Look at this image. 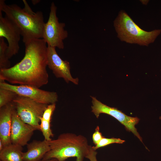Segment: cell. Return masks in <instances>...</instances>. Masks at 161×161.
Returning <instances> with one entry per match:
<instances>
[{
    "label": "cell",
    "mask_w": 161,
    "mask_h": 161,
    "mask_svg": "<svg viewBox=\"0 0 161 161\" xmlns=\"http://www.w3.org/2000/svg\"><path fill=\"white\" fill-rule=\"evenodd\" d=\"M24 44V57L13 66L0 69V80L39 88L49 81L47 43L43 39H35Z\"/></svg>",
    "instance_id": "cell-1"
},
{
    "label": "cell",
    "mask_w": 161,
    "mask_h": 161,
    "mask_svg": "<svg viewBox=\"0 0 161 161\" xmlns=\"http://www.w3.org/2000/svg\"><path fill=\"white\" fill-rule=\"evenodd\" d=\"M22 8L16 4H7L0 0V11L12 21L19 29L24 43L31 40L42 39L44 24L42 12H34L26 1L23 0Z\"/></svg>",
    "instance_id": "cell-2"
},
{
    "label": "cell",
    "mask_w": 161,
    "mask_h": 161,
    "mask_svg": "<svg viewBox=\"0 0 161 161\" xmlns=\"http://www.w3.org/2000/svg\"><path fill=\"white\" fill-rule=\"evenodd\" d=\"M49 142L50 150L42 160L55 158L64 161L68 158L74 157L76 158L75 161H83L92 147L84 136L70 133H62L56 139Z\"/></svg>",
    "instance_id": "cell-3"
},
{
    "label": "cell",
    "mask_w": 161,
    "mask_h": 161,
    "mask_svg": "<svg viewBox=\"0 0 161 161\" xmlns=\"http://www.w3.org/2000/svg\"><path fill=\"white\" fill-rule=\"evenodd\" d=\"M117 37L130 44L148 46L154 42L161 33V29L147 31L142 29L125 11L121 10L113 21Z\"/></svg>",
    "instance_id": "cell-4"
},
{
    "label": "cell",
    "mask_w": 161,
    "mask_h": 161,
    "mask_svg": "<svg viewBox=\"0 0 161 161\" xmlns=\"http://www.w3.org/2000/svg\"><path fill=\"white\" fill-rule=\"evenodd\" d=\"M57 10V7L52 2L48 19L44 25L42 39L48 46L63 49L64 47L63 41L67 38L68 32L64 28L65 23L59 22Z\"/></svg>",
    "instance_id": "cell-5"
},
{
    "label": "cell",
    "mask_w": 161,
    "mask_h": 161,
    "mask_svg": "<svg viewBox=\"0 0 161 161\" xmlns=\"http://www.w3.org/2000/svg\"><path fill=\"white\" fill-rule=\"evenodd\" d=\"M13 102L20 119L26 123L40 130V118L42 117L48 105L18 95Z\"/></svg>",
    "instance_id": "cell-6"
},
{
    "label": "cell",
    "mask_w": 161,
    "mask_h": 161,
    "mask_svg": "<svg viewBox=\"0 0 161 161\" xmlns=\"http://www.w3.org/2000/svg\"><path fill=\"white\" fill-rule=\"evenodd\" d=\"M92 106V112L98 118L100 114L104 113L113 117L123 125L127 130L131 132L142 142V139L135 127L139 122V119L126 115L117 109L105 105L97 100L95 97H91Z\"/></svg>",
    "instance_id": "cell-7"
},
{
    "label": "cell",
    "mask_w": 161,
    "mask_h": 161,
    "mask_svg": "<svg viewBox=\"0 0 161 161\" xmlns=\"http://www.w3.org/2000/svg\"><path fill=\"white\" fill-rule=\"evenodd\" d=\"M0 88L12 91L18 95L31 99L37 102L49 105L58 100L56 92L46 91L30 86L13 85L0 80Z\"/></svg>",
    "instance_id": "cell-8"
},
{
    "label": "cell",
    "mask_w": 161,
    "mask_h": 161,
    "mask_svg": "<svg viewBox=\"0 0 161 161\" xmlns=\"http://www.w3.org/2000/svg\"><path fill=\"white\" fill-rule=\"evenodd\" d=\"M21 36L17 27L6 16L3 17L2 12L0 11V38H5L7 40V55L9 59L18 52Z\"/></svg>",
    "instance_id": "cell-9"
},
{
    "label": "cell",
    "mask_w": 161,
    "mask_h": 161,
    "mask_svg": "<svg viewBox=\"0 0 161 161\" xmlns=\"http://www.w3.org/2000/svg\"><path fill=\"white\" fill-rule=\"evenodd\" d=\"M55 48L47 45V66L52 71L57 78H63L67 83L71 81L78 84V79L73 78L71 74L69 63L67 61L61 59L57 54Z\"/></svg>",
    "instance_id": "cell-10"
},
{
    "label": "cell",
    "mask_w": 161,
    "mask_h": 161,
    "mask_svg": "<svg viewBox=\"0 0 161 161\" xmlns=\"http://www.w3.org/2000/svg\"><path fill=\"white\" fill-rule=\"evenodd\" d=\"M36 130L35 127L23 121L15 109L12 115L10 134L12 144L22 147L27 145Z\"/></svg>",
    "instance_id": "cell-11"
},
{
    "label": "cell",
    "mask_w": 161,
    "mask_h": 161,
    "mask_svg": "<svg viewBox=\"0 0 161 161\" xmlns=\"http://www.w3.org/2000/svg\"><path fill=\"white\" fill-rule=\"evenodd\" d=\"M15 109L13 102L0 108V140L4 147L12 144L10 134L12 115Z\"/></svg>",
    "instance_id": "cell-12"
},
{
    "label": "cell",
    "mask_w": 161,
    "mask_h": 161,
    "mask_svg": "<svg viewBox=\"0 0 161 161\" xmlns=\"http://www.w3.org/2000/svg\"><path fill=\"white\" fill-rule=\"evenodd\" d=\"M27 151L23 152L24 161H39L50 149L49 141L33 140L27 145Z\"/></svg>",
    "instance_id": "cell-13"
},
{
    "label": "cell",
    "mask_w": 161,
    "mask_h": 161,
    "mask_svg": "<svg viewBox=\"0 0 161 161\" xmlns=\"http://www.w3.org/2000/svg\"><path fill=\"white\" fill-rule=\"evenodd\" d=\"M22 147L11 144L4 147L0 151V159L2 161H24Z\"/></svg>",
    "instance_id": "cell-14"
},
{
    "label": "cell",
    "mask_w": 161,
    "mask_h": 161,
    "mask_svg": "<svg viewBox=\"0 0 161 161\" xmlns=\"http://www.w3.org/2000/svg\"><path fill=\"white\" fill-rule=\"evenodd\" d=\"M7 48L8 45L4 38H0V69L10 67V62L7 55Z\"/></svg>",
    "instance_id": "cell-15"
},
{
    "label": "cell",
    "mask_w": 161,
    "mask_h": 161,
    "mask_svg": "<svg viewBox=\"0 0 161 161\" xmlns=\"http://www.w3.org/2000/svg\"><path fill=\"white\" fill-rule=\"evenodd\" d=\"M17 95L13 91L0 88V108L12 102Z\"/></svg>",
    "instance_id": "cell-16"
},
{
    "label": "cell",
    "mask_w": 161,
    "mask_h": 161,
    "mask_svg": "<svg viewBox=\"0 0 161 161\" xmlns=\"http://www.w3.org/2000/svg\"><path fill=\"white\" fill-rule=\"evenodd\" d=\"M50 122L40 118V129L44 137V140L49 141L52 140L51 137L53 136L52 130L50 128Z\"/></svg>",
    "instance_id": "cell-17"
},
{
    "label": "cell",
    "mask_w": 161,
    "mask_h": 161,
    "mask_svg": "<svg viewBox=\"0 0 161 161\" xmlns=\"http://www.w3.org/2000/svg\"><path fill=\"white\" fill-rule=\"evenodd\" d=\"M125 142L124 140H121L120 138H108L103 137L97 145L92 146V148L94 150L96 151L99 148L114 143L122 144Z\"/></svg>",
    "instance_id": "cell-18"
},
{
    "label": "cell",
    "mask_w": 161,
    "mask_h": 161,
    "mask_svg": "<svg viewBox=\"0 0 161 161\" xmlns=\"http://www.w3.org/2000/svg\"><path fill=\"white\" fill-rule=\"evenodd\" d=\"M55 107V103L48 105L44 112L42 118L46 121L51 122L52 117Z\"/></svg>",
    "instance_id": "cell-19"
},
{
    "label": "cell",
    "mask_w": 161,
    "mask_h": 161,
    "mask_svg": "<svg viewBox=\"0 0 161 161\" xmlns=\"http://www.w3.org/2000/svg\"><path fill=\"white\" fill-rule=\"evenodd\" d=\"M103 137L100 131L99 127L97 126L92 135V140L95 145H97Z\"/></svg>",
    "instance_id": "cell-20"
},
{
    "label": "cell",
    "mask_w": 161,
    "mask_h": 161,
    "mask_svg": "<svg viewBox=\"0 0 161 161\" xmlns=\"http://www.w3.org/2000/svg\"><path fill=\"white\" fill-rule=\"evenodd\" d=\"M97 152L92 148V146L90 152L86 158L88 159L90 161H97L96 158Z\"/></svg>",
    "instance_id": "cell-21"
},
{
    "label": "cell",
    "mask_w": 161,
    "mask_h": 161,
    "mask_svg": "<svg viewBox=\"0 0 161 161\" xmlns=\"http://www.w3.org/2000/svg\"><path fill=\"white\" fill-rule=\"evenodd\" d=\"M39 161H59L57 159L55 158H52L47 160H41ZM64 161H66V160Z\"/></svg>",
    "instance_id": "cell-22"
},
{
    "label": "cell",
    "mask_w": 161,
    "mask_h": 161,
    "mask_svg": "<svg viewBox=\"0 0 161 161\" xmlns=\"http://www.w3.org/2000/svg\"><path fill=\"white\" fill-rule=\"evenodd\" d=\"M141 3L144 5H147L149 1V0H141L140 1Z\"/></svg>",
    "instance_id": "cell-23"
},
{
    "label": "cell",
    "mask_w": 161,
    "mask_h": 161,
    "mask_svg": "<svg viewBox=\"0 0 161 161\" xmlns=\"http://www.w3.org/2000/svg\"><path fill=\"white\" fill-rule=\"evenodd\" d=\"M40 0H32V4L34 5H35L38 3Z\"/></svg>",
    "instance_id": "cell-24"
},
{
    "label": "cell",
    "mask_w": 161,
    "mask_h": 161,
    "mask_svg": "<svg viewBox=\"0 0 161 161\" xmlns=\"http://www.w3.org/2000/svg\"><path fill=\"white\" fill-rule=\"evenodd\" d=\"M4 147V146L2 142L0 140V151L3 149Z\"/></svg>",
    "instance_id": "cell-25"
},
{
    "label": "cell",
    "mask_w": 161,
    "mask_h": 161,
    "mask_svg": "<svg viewBox=\"0 0 161 161\" xmlns=\"http://www.w3.org/2000/svg\"><path fill=\"white\" fill-rule=\"evenodd\" d=\"M0 161H2V160H0Z\"/></svg>",
    "instance_id": "cell-26"
}]
</instances>
